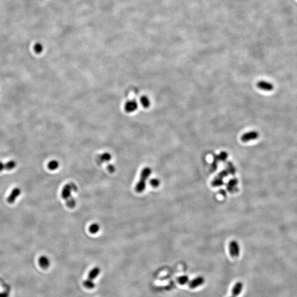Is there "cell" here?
<instances>
[{"instance_id":"11","label":"cell","mask_w":297,"mask_h":297,"mask_svg":"<svg viewBox=\"0 0 297 297\" xmlns=\"http://www.w3.org/2000/svg\"><path fill=\"white\" fill-rule=\"evenodd\" d=\"M112 159L111 154L109 152H104L101 155H99L97 157V163L98 164H102L109 162Z\"/></svg>"},{"instance_id":"13","label":"cell","mask_w":297,"mask_h":297,"mask_svg":"<svg viewBox=\"0 0 297 297\" xmlns=\"http://www.w3.org/2000/svg\"><path fill=\"white\" fill-rule=\"evenodd\" d=\"M243 283L240 282L236 283L234 286L232 291V296L231 297H237L239 296L243 290Z\"/></svg>"},{"instance_id":"10","label":"cell","mask_w":297,"mask_h":297,"mask_svg":"<svg viewBox=\"0 0 297 297\" xmlns=\"http://www.w3.org/2000/svg\"><path fill=\"white\" fill-rule=\"evenodd\" d=\"M17 166V163L14 160H11L6 163L0 162V172L4 170H12Z\"/></svg>"},{"instance_id":"28","label":"cell","mask_w":297,"mask_h":297,"mask_svg":"<svg viewBox=\"0 0 297 297\" xmlns=\"http://www.w3.org/2000/svg\"><path fill=\"white\" fill-rule=\"evenodd\" d=\"M0 297H9V295L6 292H2L0 293Z\"/></svg>"},{"instance_id":"7","label":"cell","mask_w":297,"mask_h":297,"mask_svg":"<svg viewBox=\"0 0 297 297\" xmlns=\"http://www.w3.org/2000/svg\"><path fill=\"white\" fill-rule=\"evenodd\" d=\"M238 184V180L236 178H233L229 180L226 185V188L229 192L235 193L237 192L238 188L237 186Z\"/></svg>"},{"instance_id":"6","label":"cell","mask_w":297,"mask_h":297,"mask_svg":"<svg viewBox=\"0 0 297 297\" xmlns=\"http://www.w3.org/2000/svg\"><path fill=\"white\" fill-rule=\"evenodd\" d=\"M21 189L18 187L15 188L12 190L10 194L7 197V203L10 204H13L15 203V200L17 199V198L21 195Z\"/></svg>"},{"instance_id":"12","label":"cell","mask_w":297,"mask_h":297,"mask_svg":"<svg viewBox=\"0 0 297 297\" xmlns=\"http://www.w3.org/2000/svg\"><path fill=\"white\" fill-rule=\"evenodd\" d=\"M38 264L41 268L43 269H47L50 266V261L49 259L46 256H41L39 258Z\"/></svg>"},{"instance_id":"18","label":"cell","mask_w":297,"mask_h":297,"mask_svg":"<svg viewBox=\"0 0 297 297\" xmlns=\"http://www.w3.org/2000/svg\"><path fill=\"white\" fill-rule=\"evenodd\" d=\"M226 169L228 171L229 174H231L232 176H234L236 174V169L234 165L232 163L231 161H228L226 165Z\"/></svg>"},{"instance_id":"24","label":"cell","mask_w":297,"mask_h":297,"mask_svg":"<svg viewBox=\"0 0 297 297\" xmlns=\"http://www.w3.org/2000/svg\"><path fill=\"white\" fill-rule=\"evenodd\" d=\"M228 153L226 151H221L219 155H218V157L219 161L221 162H225L228 158Z\"/></svg>"},{"instance_id":"2","label":"cell","mask_w":297,"mask_h":297,"mask_svg":"<svg viewBox=\"0 0 297 297\" xmlns=\"http://www.w3.org/2000/svg\"><path fill=\"white\" fill-rule=\"evenodd\" d=\"M152 173V170L151 168L148 167H146L143 170L141 171L140 179L138 183H137L135 190L138 193L143 192L145 190L146 187V182L148 178L150 176Z\"/></svg>"},{"instance_id":"17","label":"cell","mask_w":297,"mask_h":297,"mask_svg":"<svg viewBox=\"0 0 297 297\" xmlns=\"http://www.w3.org/2000/svg\"><path fill=\"white\" fill-rule=\"evenodd\" d=\"M219 159L218 157V155H214L213 157V161L211 164L210 166V171L212 172H214L215 171L217 170L218 167V163L219 162Z\"/></svg>"},{"instance_id":"27","label":"cell","mask_w":297,"mask_h":297,"mask_svg":"<svg viewBox=\"0 0 297 297\" xmlns=\"http://www.w3.org/2000/svg\"><path fill=\"white\" fill-rule=\"evenodd\" d=\"M107 170L109 171V172L111 173H112L113 172H115V170H116L115 167L112 164H109V165H107Z\"/></svg>"},{"instance_id":"4","label":"cell","mask_w":297,"mask_h":297,"mask_svg":"<svg viewBox=\"0 0 297 297\" xmlns=\"http://www.w3.org/2000/svg\"><path fill=\"white\" fill-rule=\"evenodd\" d=\"M259 134L257 131H250L243 134L241 137V140L244 143L255 140L259 138Z\"/></svg>"},{"instance_id":"20","label":"cell","mask_w":297,"mask_h":297,"mask_svg":"<svg viewBox=\"0 0 297 297\" xmlns=\"http://www.w3.org/2000/svg\"><path fill=\"white\" fill-rule=\"evenodd\" d=\"M59 162L57 160H52L47 164V168L51 171L57 170L59 167Z\"/></svg>"},{"instance_id":"5","label":"cell","mask_w":297,"mask_h":297,"mask_svg":"<svg viewBox=\"0 0 297 297\" xmlns=\"http://www.w3.org/2000/svg\"><path fill=\"white\" fill-rule=\"evenodd\" d=\"M138 108V102L134 100L126 102L124 106V111L127 113L134 112L137 110Z\"/></svg>"},{"instance_id":"21","label":"cell","mask_w":297,"mask_h":297,"mask_svg":"<svg viewBox=\"0 0 297 297\" xmlns=\"http://www.w3.org/2000/svg\"><path fill=\"white\" fill-rule=\"evenodd\" d=\"M189 281V279L188 276H181L179 277L177 279V282L178 284L181 285H184L185 284L188 283Z\"/></svg>"},{"instance_id":"15","label":"cell","mask_w":297,"mask_h":297,"mask_svg":"<svg viewBox=\"0 0 297 297\" xmlns=\"http://www.w3.org/2000/svg\"><path fill=\"white\" fill-rule=\"evenodd\" d=\"M140 102L141 104V106L145 109H148L151 105V102L149 99V98L147 96H142L140 99Z\"/></svg>"},{"instance_id":"1","label":"cell","mask_w":297,"mask_h":297,"mask_svg":"<svg viewBox=\"0 0 297 297\" xmlns=\"http://www.w3.org/2000/svg\"><path fill=\"white\" fill-rule=\"evenodd\" d=\"M77 187L76 185L73 183L65 185L62 189L61 192L62 198L66 201L67 205L71 209L74 208L76 205V200L72 196V192H76Z\"/></svg>"},{"instance_id":"22","label":"cell","mask_w":297,"mask_h":297,"mask_svg":"<svg viewBox=\"0 0 297 297\" xmlns=\"http://www.w3.org/2000/svg\"><path fill=\"white\" fill-rule=\"evenodd\" d=\"M100 230V226L98 223H93L91 225L89 228V231L91 234H96Z\"/></svg>"},{"instance_id":"23","label":"cell","mask_w":297,"mask_h":297,"mask_svg":"<svg viewBox=\"0 0 297 297\" xmlns=\"http://www.w3.org/2000/svg\"><path fill=\"white\" fill-rule=\"evenodd\" d=\"M44 50L43 45L40 43H36L34 46V50L37 54H40Z\"/></svg>"},{"instance_id":"8","label":"cell","mask_w":297,"mask_h":297,"mask_svg":"<svg viewBox=\"0 0 297 297\" xmlns=\"http://www.w3.org/2000/svg\"><path fill=\"white\" fill-rule=\"evenodd\" d=\"M205 279L203 277L198 276L192 281H189L188 282V287L191 289H194L198 287L201 286L204 283Z\"/></svg>"},{"instance_id":"26","label":"cell","mask_w":297,"mask_h":297,"mask_svg":"<svg viewBox=\"0 0 297 297\" xmlns=\"http://www.w3.org/2000/svg\"><path fill=\"white\" fill-rule=\"evenodd\" d=\"M229 174L228 171L227 170V169H225L220 172L216 176L218 177L221 178L222 179H224L225 178L227 177Z\"/></svg>"},{"instance_id":"25","label":"cell","mask_w":297,"mask_h":297,"mask_svg":"<svg viewBox=\"0 0 297 297\" xmlns=\"http://www.w3.org/2000/svg\"><path fill=\"white\" fill-rule=\"evenodd\" d=\"M150 185L154 188H157L160 185V181L157 178H152L150 181Z\"/></svg>"},{"instance_id":"9","label":"cell","mask_w":297,"mask_h":297,"mask_svg":"<svg viewBox=\"0 0 297 297\" xmlns=\"http://www.w3.org/2000/svg\"><path fill=\"white\" fill-rule=\"evenodd\" d=\"M257 85L258 88H259L260 89L262 90L268 91L272 90L273 89V87H274L273 85L272 84L268 82L264 81V80H261V81L258 82Z\"/></svg>"},{"instance_id":"16","label":"cell","mask_w":297,"mask_h":297,"mask_svg":"<svg viewBox=\"0 0 297 297\" xmlns=\"http://www.w3.org/2000/svg\"><path fill=\"white\" fill-rule=\"evenodd\" d=\"M225 183L223 181V179L218 177L217 176L211 182V185L214 187H219L222 186Z\"/></svg>"},{"instance_id":"3","label":"cell","mask_w":297,"mask_h":297,"mask_svg":"<svg viewBox=\"0 0 297 297\" xmlns=\"http://www.w3.org/2000/svg\"><path fill=\"white\" fill-rule=\"evenodd\" d=\"M229 251L232 257H237L240 254V247L236 240H232L229 244Z\"/></svg>"},{"instance_id":"14","label":"cell","mask_w":297,"mask_h":297,"mask_svg":"<svg viewBox=\"0 0 297 297\" xmlns=\"http://www.w3.org/2000/svg\"><path fill=\"white\" fill-rule=\"evenodd\" d=\"M100 273V268L98 267H95L94 268H92L89 272L87 279L94 281L95 279L97 278L98 276L99 275Z\"/></svg>"},{"instance_id":"29","label":"cell","mask_w":297,"mask_h":297,"mask_svg":"<svg viewBox=\"0 0 297 297\" xmlns=\"http://www.w3.org/2000/svg\"><path fill=\"white\" fill-rule=\"evenodd\" d=\"M220 194H222V195H223V196H226V192H225V190L222 189V190H221L220 191Z\"/></svg>"},{"instance_id":"19","label":"cell","mask_w":297,"mask_h":297,"mask_svg":"<svg viewBox=\"0 0 297 297\" xmlns=\"http://www.w3.org/2000/svg\"><path fill=\"white\" fill-rule=\"evenodd\" d=\"M83 286L88 290H92L94 289L95 287L94 282L93 281L87 279H85L83 282Z\"/></svg>"}]
</instances>
